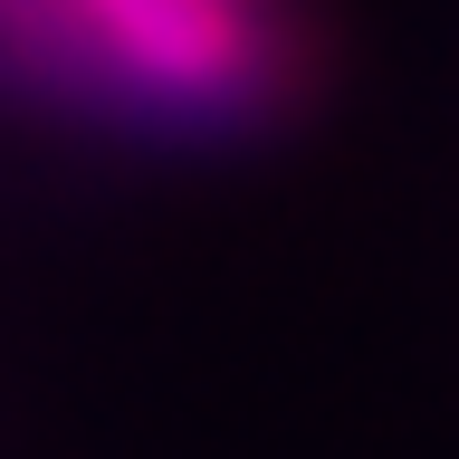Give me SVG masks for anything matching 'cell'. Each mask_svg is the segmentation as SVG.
<instances>
[{
  "label": "cell",
  "mask_w": 459,
  "mask_h": 459,
  "mask_svg": "<svg viewBox=\"0 0 459 459\" xmlns=\"http://www.w3.org/2000/svg\"><path fill=\"white\" fill-rule=\"evenodd\" d=\"M0 77L143 125H239L297 86V29L278 0H0Z\"/></svg>",
  "instance_id": "6da1fadb"
}]
</instances>
